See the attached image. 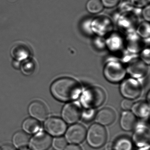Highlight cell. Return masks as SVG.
<instances>
[{
    "mask_svg": "<svg viewBox=\"0 0 150 150\" xmlns=\"http://www.w3.org/2000/svg\"><path fill=\"white\" fill-rule=\"evenodd\" d=\"M81 112L80 107L78 103H67L62 110V117L64 121L67 123H75L80 118Z\"/></svg>",
    "mask_w": 150,
    "mask_h": 150,
    "instance_id": "obj_9",
    "label": "cell"
},
{
    "mask_svg": "<svg viewBox=\"0 0 150 150\" xmlns=\"http://www.w3.org/2000/svg\"><path fill=\"white\" fill-rule=\"evenodd\" d=\"M137 119L136 116L130 111L123 112L120 119L121 128L125 131H131L133 129L136 125Z\"/></svg>",
    "mask_w": 150,
    "mask_h": 150,
    "instance_id": "obj_15",
    "label": "cell"
},
{
    "mask_svg": "<svg viewBox=\"0 0 150 150\" xmlns=\"http://www.w3.org/2000/svg\"><path fill=\"white\" fill-rule=\"evenodd\" d=\"M128 73L134 78L144 77L147 73V66L145 63L139 60L131 62L127 68Z\"/></svg>",
    "mask_w": 150,
    "mask_h": 150,
    "instance_id": "obj_14",
    "label": "cell"
},
{
    "mask_svg": "<svg viewBox=\"0 0 150 150\" xmlns=\"http://www.w3.org/2000/svg\"><path fill=\"white\" fill-rule=\"evenodd\" d=\"M29 112L37 120L44 121L48 116L49 112L46 105L39 101L32 102L29 107Z\"/></svg>",
    "mask_w": 150,
    "mask_h": 150,
    "instance_id": "obj_12",
    "label": "cell"
},
{
    "mask_svg": "<svg viewBox=\"0 0 150 150\" xmlns=\"http://www.w3.org/2000/svg\"><path fill=\"white\" fill-rule=\"evenodd\" d=\"M142 57L143 60L147 63H150V56H149V50H146L144 51L142 54Z\"/></svg>",
    "mask_w": 150,
    "mask_h": 150,
    "instance_id": "obj_29",
    "label": "cell"
},
{
    "mask_svg": "<svg viewBox=\"0 0 150 150\" xmlns=\"http://www.w3.org/2000/svg\"><path fill=\"white\" fill-rule=\"evenodd\" d=\"M150 6H149L146 7L144 9L143 12V17L146 21H149L150 20Z\"/></svg>",
    "mask_w": 150,
    "mask_h": 150,
    "instance_id": "obj_28",
    "label": "cell"
},
{
    "mask_svg": "<svg viewBox=\"0 0 150 150\" xmlns=\"http://www.w3.org/2000/svg\"><path fill=\"white\" fill-rule=\"evenodd\" d=\"M132 142L129 138L122 137L112 144V150H132Z\"/></svg>",
    "mask_w": 150,
    "mask_h": 150,
    "instance_id": "obj_19",
    "label": "cell"
},
{
    "mask_svg": "<svg viewBox=\"0 0 150 150\" xmlns=\"http://www.w3.org/2000/svg\"><path fill=\"white\" fill-rule=\"evenodd\" d=\"M120 90L124 97L129 100H132L140 96L142 88L137 81L133 79H128L122 82Z\"/></svg>",
    "mask_w": 150,
    "mask_h": 150,
    "instance_id": "obj_5",
    "label": "cell"
},
{
    "mask_svg": "<svg viewBox=\"0 0 150 150\" xmlns=\"http://www.w3.org/2000/svg\"><path fill=\"white\" fill-rule=\"evenodd\" d=\"M103 72L105 78L112 83L120 82L126 74V71L122 65L115 61H111L106 64Z\"/></svg>",
    "mask_w": 150,
    "mask_h": 150,
    "instance_id": "obj_4",
    "label": "cell"
},
{
    "mask_svg": "<svg viewBox=\"0 0 150 150\" xmlns=\"http://www.w3.org/2000/svg\"><path fill=\"white\" fill-rule=\"evenodd\" d=\"M106 150H112V144L109 143L106 146Z\"/></svg>",
    "mask_w": 150,
    "mask_h": 150,
    "instance_id": "obj_33",
    "label": "cell"
},
{
    "mask_svg": "<svg viewBox=\"0 0 150 150\" xmlns=\"http://www.w3.org/2000/svg\"><path fill=\"white\" fill-rule=\"evenodd\" d=\"M95 115V111L93 109H86L81 112V117L84 121L90 122Z\"/></svg>",
    "mask_w": 150,
    "mask_h": 150,
    "instance_id": "obj_23",
    "label": "cell"
},
{
    "mask_svg": "<svg viewBox=\"0 0 150 150\" xmlns=\"http://www.w3.org/2000/svg\"><path fill=\"white\" fill-rule=\"evenodd\" d=\"M21 150H29V149H27V148H21Z\"/></svg>",
    "mask_w": 150,
    "mask_h": 150,
    "instance_id": "obj_35",
    "label": "cell"
},
{
    "mask_svg": "<svg viewBox=\"0 0 150 150\" xmlns=\"http://www.w3.org/2000/svg\"><path fill=\"white\" fill-rule=\"evenodd\" d=\"M41 128V125L38 120L34 118H28L25 120L23 124V128L28 133L37 132Z\"/></svg>",
    "mask_w": 150,
    "mask_h": 150,
    "instance_id": "obj_18",
    "label": "cell"
},
{
    "mask_svg": "<svg viewBox=\"0 0 150 150\" xmlns=\"http://www.w3.org/2000/svg\"><path fill=\"white\" fill-rule=\"evenodd\" d=\"M119 0H101L103 5L107 8L115 6L119 2Z\"/></svg>",
    "mask_w": 150,
    "mask_h": 150,
    "instance_id": "obj_25",
    "label": "cell"
},
{
    "mask_svg": "<svg viewBox=\"0 0 150 150\" xmlns=\"http://www.w3.org/2000/svg\"><path fill=\"white\" fill-rule=\"evenodd\" d=\"M115 118V114L113 110L104 108L98 111L96 116V121L102 125H108L112 124Z\"/></svg>",
    "mask_w": 150,
    "mask_h": 150,
    "instance_id": "obj_13",
    "label": "cell"
},
{
    "mask_svg": "<svg viewBox=\"0 0 150 150\" xmlns=\"http://www.w3.org/2000/svg\"><path fill=\"white\" fill-rule=\"evenodd\" d=\"M64 150H82L80 146L77 144H71L67 146Z\"/></svg>",
    "mask_w": 150,
    "mask_h": 150,
    "instance_id": "obj_30",
    "label": "cell"
},
{
    "mask_svg": "<svg viewBox=\"0 0 150 150\" xmlns=\"http://www.w3.org/2000/svg\"><path fill=\"white\" fill-rule=\"evenodd\" d=\"M52 143L53 148L56 150H64L67 146V141L63 137L56 138Z\"/></svg>",
    "mask_w": 150,
    "mask_h": 150,
    "instance_id": "obj_22",
    "label": "cell"
},
{
    "mask_svg": "<svg viewBox=\"0 0 150 150\" xmlns=\"http://www.w3.org/2000/svg\"><path fill=\"white\" fill-rule=\"evenodd\" d=\"M139 34L144 38L147 37L150 35V27L148 23H144L139 26L138 30Z\"/></svg>",
    "mask_w": 150,
    "mask_h": 150,
    "instance_id": "obj_24",
    "label": "cell"
},
{
    "mask_svg": "<svg viewBox=\"0 0 150 150\" xmlns=\"http://www.w3.org/2000/svg\"><path fill=\"white\" fill-rule=\"evenodd\" d=\"M133 104L132 101L130 100L125 99L121 103V107L124 110H128L131 109Z\"/></svg>",
    "mask_w": 150,
    "mask_h": 150,
    "instance_id": "obj_26",
    "label": "cell"
},
{
    "mask_svg": "<svg viewBox=\"0 0 150 150\" xmlns=\"http://www.w3.org/2000/svg\"><path fill=\"white\" fill-rule=\"evenodd\" d=\"M88 11L91 13H100L103 9V5L100 0H88L86 4Z\"/></svg>",
    "mask_w": 150,
    "mask_h": 150,
    "instance_id": "obj_21",
    "label": "cell"
},
{
    "mask_svg": "<svg viewBox=\"0 0 150 150\" xmlns=\"http://www.w3.org/2000/svg\"><path fill=\"white\" fill-rule=\"evenodd\" d=\"M19 62L20 61H17L16 60L15 61L13 62V66L14 67L16 68H19V67L21 66V65L19 64Z\"/></svg>",
    "mask_w": 150,
    "mask_h": 150,
    "instance_id": "obj_32",
    "label": "cell"
},
{
    "mask_svg": "<svg viewBox=\"0 0 150 150\" xmlns=\"http://www.w3.org/2000/svg\"><path fill=\"white\" fill-rule=\"evenodd\" d=\"M22 71L25 75H30L33 74L37 67V63L35 59L30 57L23 60L21 65Z\"/></svg>",
    "mask_w": 150,
    "mask_h": 150,
    "instance_id": "obj_20",
    "label": "cell"
},
{
    "mask_svg": "<svg viewBox=\"0 0 150 150\" xmlns=\"http://www.w3.org/2000/svg\"><path fill=\"white\" fill-rule=\"evenodd\" d=\"M52 144V139L49 134L39 132L35 135L30 141L31 150H47Z\"/></svg>",
    "mask_w": 150,
    "mask_h": 150,
    "instance_id": "obj_10",
    "label": "cell"
},
{
    "mask_svg": "<svg viewBox=\"0 0 150 150\" xmlns=\"http://www.w3.org/2000/svg\"><path fill=\"white\" fill-rule=\"evenodd\" d=\"M86 136V129L82 125L76 124L70 126L66 132V139L71 144H77L83 142Z\"/></svg>",
    "mask_w": 150,
    "mask_h": 150,
    "instance_id": "obj_7",
    "label": "cell"
},
{
    "mask_svg": "<svg viewBox=\"0 0 150 150\" xmlns=\"http://www.w3.org/2000/svg\"><path fill=\"white\" fill-rule=\"evenodd\" d=\"M149 145L146 146H143V147H139L138 150H149Z\"/></svg>",
    "mask_w": 150,
    "mask_h": 150,
    "instance_id": "obj_34",
    "label": "cell"
},
{
    "mask_svg": "<svg viewBox=\"0 0 150 150\" xmlns=\"http://www.w3.org/2000/svg\"><path fill=\"white\" fill-rule=\"evenodd\" d=\"M67 127L65 122L59 117H50L45 123V128L47 132L55 137H59L64 134L66 131Z\"/></svg>",
    "mask_w": 150,
    "mask_h": 150,
    "instance_id": "obj_8",
    "label": "cell"
},
{
    "mask_svg": "<svg viewBox=\"0 0 150 150\" xmlns=\"http://www.w3.org/2000/svg\"><path fill=\"white\" fill-rule=\"evenodd\" d=\"M150 0H132V5L137 7H142L146 6Z\"/></svg>",
    "mask_w": 150,
    "mask_h": 150,
    "instance_id": "obj_27",
    "label": "cell"
},
{
    "mask_svg": "<svg viewBox=\"0 0 150 150\" xmlns=\"http://www.w3.org/2000/svg\"><path fill=\"white\" fill-rule=\"evenodd\" d=\"M14 144L16 147L25 148L30 142V137L26 132L19 131L16 132L13 137Z\"/></svg>",
    "mask_w": 150,
    "mask_h": 150,
    "instance_id": "obj_17",
    "label": "cell"
},
{
    "mask_svg": "<svg viewBox=\"0 0 150 150\" xmlns=\"http://www.w3.org/2000/svg\"><path fill=\"white\" fill-rule=\"evenodd\" d=\"M132 140L139 147L149 145L150 132L149 129L144 125H139L134 132Z\"/></svg>",
    "mask_w": 150,
    "mask_h": 150,
    "instance_id": "obj_11",
    "label": "cell"
},
{
    "mask_svg": "<svg viewBox=\"0 0 150 150\" xmlns=\"http://www.w3.org/2000/svg\"><path fill=\"white\" fill-rule=\"evenodd\" d=\"M0 150H16L14 146L10 144H6L3 145L0 147Z\"/></svg>",
    "mask_w": 150,
    "mask_h": 150,
    "instance_id": "obj_31",
    "label": "cell"
},
{
    "mask_svg": "<svg viewBox=\"0 0 150 150\" xmlns=\"http://www.w3.org/2000/svg\"><path fill=\"white\" fill-rule=\"evenodd\" d=\"M80 85L74 79L62 78L53 82L51 86L52 96L57 100L63 102L74 100L81 93Z\"/></svg>",
    "mask_w": 150,
    "mask_h": 150,
    "instance_id": "obj_1",
    "label": "cell"
},
{
    "mask_svg": "<svg viewBox=\"0 0 150 150\" xmlns=\"http://www.w3.org/2000/svg\"><path fill=\"white\" fill-rule=\"evenodd\" d=\"M88 145L94 148L102 147L106 143L107 132L103 125L99 124L92 125L86 134Z\"/></svg>",
    "mask_w": 150,
    "mask_h": 150,
    "instance_id": "obj_3",
    "label": "cell"
},
{
    "mask_svg": "<svg viewBox=\"0 0 150 150\" xmlns=\"http://www.w3.org/2000/svg\"><path fill=\"white\" fill-rule=\"evenodd\" d=\"M105 93L102 88L98 87L89 88L84 91L81 102L86 109H94L102 105L105 100Z\"/></svg>",
    "mask_w": 150,
    "mask_h": 150,
    "instance_id": "obj_2",
    "label": "cell"
},
{
    "mask_svg": "<svg viewBox=\"0 0 150 150\" xmlns=\"http://www.w3.org/2000/svg\"><path fill=\"white\" fill-rule=\"evenodd\" d=\"M132 113L136 116L141 118L147 117L149 115V103L146 102H138L133 104L131 108Z\"/></svg>",
    "mask_w": 150,
    "mask_h": 150,
    "instance_id": "obj_16",
    "label": "cell"
},
{
    "mask_svg": "<svg viewBox=\"0 0 150 150\" xmlns=\"http://www.w3.org/2000/svg\"><path fill=\"white\" fill-rule=\"evenodd\" d=\"M33 48L28 42L18 41L16 42L11 48L10 53L16 60L23 61L30 57L33 53Z\"/></svg>",
    "mask_w": 150,
    "mask_h": 150,
    "instance_id": "obj_6",
    "label": "cell"
}]
</instances>
